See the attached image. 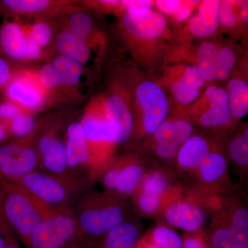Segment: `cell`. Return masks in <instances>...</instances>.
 <instances>
[{"label":"cell","mask_w":248,"mask_h":248,"mask_svg":"<svg viewBox=\"0 0 248 248\" xmlns=\"http://www.w3.org/2000/svg\"><path fill=\"white\" fill-rule=\"evenodd\" d=\"M0 195L6 222L27 246L36 228L54 209L16 183L0 182Z\"/></svg>","instance_id":"2"},{"label":"cell","mask_w":248,"mask_h":248,"mask_svg":"<svg viewBox=\"0 0 248 248\" xmlns=\"http://www.w3.org/2000/svg\"><path fill=\"white\" fill-rule=\"evenodd\" d=\"M136 114L134 115L133 134L140 137L152 136L167 119L170 104L164 89L157 83L145 80L135 91Z\"/></svg>","instance_id":"5"},{"label":"cell","mask_w":248,"mask_h":248,"mask_svg":"<svg viewBox=\"0 0 248 248\" xmlns=\"http://www.w3.org/2000/svg\"><path fill=\"white\" fill-rule=\"evenodd\" d=\"M36 127L35 118L32 114L24 112L10 122L5 126L10 135L21 140L30 136L33 133Z\"/></svg>","instance_id":"32"},{"label":"cell","mask_w":248,"mask_h":248,"mask_svg":"<svg viewBox=\"0 0 248 248\" xmlns=\"http://www.w3.org/2000/svg\"><path fill=\"white\" fill-rule=\"evenodd\" d=\"M56 48L60 55L73 59L82 65L87 63L91 57V47L87 42L68 29L58 34Z\"/></svg>","instance_id":"22"},{"label":"cell","mask_w":248,"mask_h":248,"mask_svg":"<svg viewBox=\"0 0 248 248\" xmlns=\"http://www.w3.org/2000/svg\"><path fill=\"white\" fill-rule=\"evenodd\" d=\"M37 151L40 164L48 172L71 176L67 166L66 144L59 138L55 129H48L41 135Z\"/></svg>","instance_id":"14"},{"label":"cell","mask_w":248,"mask_h":248,"mask_svg":"<svg viewBox=\"0 0 248 248\" xmlns=\"http://www.w3.org/2000/svg\"><path fill=\"white\" fill-rule=\"evenodd\" d=\"M84 178L57 175L35 170L14 182L18 184L52 209L70 207L85 186Z\"/></svg>","instance_id":"4"},{"label":"cell","mask_w":248,"mask_h":248,"mask_svg":"<svg viewBox=\"0 0 248 248\" xmlns=\"http://www.w3.org/2000/svg\"><path fill=\"white\" fill-rule=\"evenodd\" d=\"M184 248H212L207 243L202 231L196 233H186L182 238Z\"/></svg>","instance_id":"42"},{"label":"cell","mask_w":248,"mask_h":248,"mask_svg":"<svg viewBox=\"0 0 248 248\" xmlns=\"http://www.w3.org/2000/svg\"><path fill=\"white\" fill-rule=\"evenodd\" d=\"M121 8L125 10L153 9V2L146 0H130L121 1Z\"/></svg>","instance_id":"45"},{"label":"cell","mask_w":248,"mask_h":248,"mask_svg":"<svg viewBox=\"0 0 248 248\" xmlns=\"http://www.w3.org/2000/svg\"><path fill=\"white\" fill-rule=\"evenodd\" d=\"M12 236H6L4 235H0V248H6L9 244L10 239Z\"/></svg>","instance_id":"51"},{"label":"cell","mask_w":248,"mask_h":248,"mask_svg":"<svg viewBox=\"0 0 248 248\" xmlns=\"http://www.w3.org/2000/svg\"><path fill=\"white\" fill-rule=\"evenodd\" d=\"M195 174L201 188L218 194L228 184V161L217 149H212L202 161Z\"/></svg>","instance_id":"15"},{"label":"cell","mask_w":248,"mask_h":248,"mask_svg":"<svg viewBox=\"0 0 248 248\" xmlns=\"http://www.w3.org/2000/svg\"><path fill=\"white\" fill-rule=\"evenodd\" d=\"M135 248H159L155 244L147 237V236L141 237L140 241H138Z\"/></svg>","instance_id":"49"},{"label":"cell","mask_w":248,"mask_h":248,"mask_svg":"<svg viewBox=\"0 0 248 248\" xmlns=\"http://www.w3.org/2000/svg\"><path fill=\"white\" fill-rule=\"evenodd\" d=\"M28 36L39 46H48L53 37V31L48 24L44 21H36L33 24L25 25Z\"/></svg>","instance_id":"36"},{"label":"cell","mask_w":248,"mask_h":248,"mask_svg":"<svg viewBox=\"0 0 248 248\" xmlns=\"http://www.w3.org/2000/svg\"><path fill=\"white\" fill-rule=\"evenodd\" d=\"M241 1H220L218 22L226 28L234 27L239 20V10Z\"/></svg>","instance_id":"38"},{"label":"cell","mask_w":248,"mask_h":248,"mask_svg":"<svg viewBox=\"0 0 248 248\" xmlns=\"http://www.w3.org/2000/svg\"><path fill=\"white\" fill-rule=\"evenodd\" d=\"M51 63L58 70L63 86H74L79 84L84 72L82 64L61 55L54 59Z\"/></svg>","instance_id":"28"},{"label":"cell","mask_w":248,"mask_h":248,"mask_svg":"<svg viewBox=\"0 0 248 248\" xmlns=\"http://www.w3.org/2000/svg\"><path fill=\"white\" fill-rule=\"evenodd\" d=\"M23 112L24 110L19 106L8 99L0 102V121L4 126Z\"/></svg>","instance_id":"41"},{"label":"cell","mask_w":248,"mask_h":248,"mask_svg":"<svg viewBox=\"0 0 248 248\" xmlns=\"http://www.w3.org/2000/svg\"><path fill=\"white\" fill-rule=\"evenodd\" d=\"M104 110L117 146L128 142L133 135L134 114L126 90L120 85L112 86L108 94L104 96Z\"/></svg>","instance_id":"10"},{"label":"cell","mask_w":248,"mask_h":248,"mask_svg":"<svg viewBox=\"0 0 248 248\" xmlns=\"http://www.w3.org/2000/svg\"><path fill=\"white\" fill-rule=\"evenodd\" d=\"M181 1L179 0H158L155 1V4L158 9L165 14L172 16L173 13L175 11Z\"/></svg>","instance_id":"46"},{"label":"cell","mask_w":248,"mask_h":248,"mask_svg":"<svg viewBox=\"0 0 248 248\" xmlns=\"http://www.w3.org/2000/svg\"><path fill=\"white\" fill-rule=\"evenodd\" d=\"M65 248H90V247L89 246H86V245L82 244V243L76 242L69 245V246H67V247Z\"/></svg>","instance_id":"52"},{"label":"cell","mask_w":248,"mask_h":248,"mask_svg":"<svg viewBox=\"0 0 248 248\" xmlns=\"http://www.w3.org/2000/svg\"><path fill=\"white\" fill-rule=\"evenodd\" d=\"M79 197L72 210L79 229L78 242L86 246L95 244L130 216L128 200L113 194L91 192Z\"/></svg>","instance_id":"1"},{"label":"cell","mask_w":248,"mask_h":248,"mask_svg":"<svg viewBox=\"0 0 248 248\" xmlns=\"http://www.w3.org/2000/svg\"><path fill=\"white\" fill-rule=\"evenodd\" d=\"M155 155L159 159L169 161L175 159L180 146L173 136L171 120L163 122L152 135Z\"/></svg>","instance_id":"24"},{"label":"cell","mask_w":248,"mask_h":248,"mask_svg":"<svg viewBox=\"0 0 248 248\" xmlns=\"http://www.w3.org/2000/svg\"><path fill=\"white\" fill-rule=\"evenodd\" d=\"M0 48L8 57L19 61L40 59L42 48L28 36L25 26L6 21L0 28Z\"/></svg>","instance_id":"12"},{"label":"cell","mask_w":248,"mask_h":248,"mask_svg":"<svg viewBox=\"0 0 248 248\" xmlns=\"http://www.w3.org/2000/svg\"><path fill=\"white\" fill-rule=\"evenodd\" d=\"M159 215L169 226L179 228L186 233L200 232L207 218L204 209L190 196H184L180 186H178L165 204Z\"/></svg>","instance_id":"11"},{"label":"cell","mask_w":248,"mask_h":248,"mask_svg":"<svg viewBox=\"0 0 248 248\" xmlns=\"http://www.w3.org/2000/svg\"><path fill=\"white\" fill-rule=\"evenodd\" d=\"M239 18L243 22L247 23L248 21V1H241L239 10Z\"/></svg>","instance_id":"48"},{"label":"cell","mask_w":248,"mask_h":248,"mask_svg":"<svg viewBox=\"0 0 248 248\" xmlns=\"http://www.w3.org/2000/svg\"><path fill=\"white\" fill-rule=\"evenodd\" d=\"M146 236L159 248H184L182 238L167 225H157Z\"/></svg>","instance_id":"29"},{"label":"cell","mask_w":248,"mask_h":248,"mask_svg":"<svg viewBox=\"0 0 248 248\" xmlns=\"http://www.w3.org/2000/svg\"><path fill=\"white\" fill-rule=\"evenodd\" d=\"M90 155V180L97 179L103 170L115 157L117 148L104 110V96L91 99L81 122Z\"/></svg>","instance_id":"3"},{"label":"cell","mask_w":248,"mask_h":248,"mask_svg":"<svg viewBox=\"0 0 248 248\" xmlns=\"http://www.w3.org/2000/svg\"><path fill=\"white\" fill-rule=\"evenodd\" d=\"M80 240L78 222L71 207L54 209L36 228L27 248H65Z\"/></svg>","instance_id":"6"},{"label":"cell","mask_w":248,"mask_h":248,"mask_svg":"<svg viewBox=\"0 0 248 248\" xmlns=\"http://www.w3.org/2000/svg\"><path fill=\"white\" fill-rule=\"evenodd\" d=\"M6 248H19V247L17 242H16V240L12 237L10 239L9 244H8Z\"/></svg>","instance_id":"53"},{"label":"cell","mask_w":248,"mask_h":248,"mask_svg":"<svg viewBox=\"0 0 248 248\" xmlns=\"http://www.w3.org/2000/svg\"><path fill=\"white\" fill-rule=\"evenodd\" d=\"M198 3V1H182L173 13L172 16L177 22H182L186 20L190 17L191 12L194 8V5Z\"/></svg>","instance_id":"44"},{"label":"cell","mask_w":248,"mask_h":248,"mask_svg":"<svg viewBox=\"0 0 248 248\" xmlns=\"http://www.w3.org/2000/svg\"><path fill=\"white\" fill-rule=\"evenodd\" d=\"M5 9L24 14H37L57 4L48 0H3L0 3Z\"/></svg>","instance_id":"31"},{"label":"cell","mask_w":248,"mask_h":248,"mask_svg":"<svg viewBox=\"0 0 248 248\" xmlns=\"http://www.w3.org/2000/svg\"><path fill=\"white\" fill-rule=\"evenodd\" d=\"M173 136L176 141L182 146L189 138L193 135V125L190 121L185 118L171 120Z\"/></svg>","instance_id":"40"},{"label":"cell","mask_w":248,"mask_h":248,"mask_svg":"<svg viewBox=\"0 0 248 248\" xmlns=\"http://www.w3.org/2000/svg\"><path fill=\"white\" fill-rule=\"evenodd\" d=\"M141 225L130 216L90 248H135L141 239Z\"/></svg>","instance_id":"18"},{"label":"cell","mask_w":248,"mask_h":248,"mask_svg":"<svg viewBox=\"0 0 248 248\" xmlns=\"http://www.w3.org/2000/svg\"><path fill=\"white\" fill-rule=\"evenodd\" d=\"M232 120H241L248 112V84L246 80L233 78L227 91Z\"/></svg>","instance_id":"25"},{"label":"cell","mask_w":248,"mask_h":248,"mask_svg":"<svg viewBox=\"0 0 248 248\" xmlns=\"http://www.w3.org/2000/svg\"><path fill=\"white\" fill-rule=\"evenodd\" d=\"M37 73L41 83L49 92L52 90L63 87L58 70L51 62L41 67Z\"/></svg>","instance_id":"39"},{"label":"cell","mask_w":248,"mask_h":248,"mask_svg":"<svg viewBox=\"0 0 248 248\" xmlns=\"http://www.w3.org/2000/svg\"><path fill=\"white\" fill-rule=\"evenodd\" d=\"M217 50L218 46L209 42L202 43L197 50L196 66L206 82L217 80Z\"/></svg>","instance_id":"26"},{"label":"cell","mask_w":248,"mask_h":248,"mask_svg":"<svg viewBox=\"0 0 248 248\" xmlns=\"http://www.w3.org/2000/svg\"><path fill=\"white\" fill-rule=\"evenodd\" d=\"M230 157L243 172L247 170L248 166V141L242 135L232 139L228 145Z\"/></svg>","instance_id":"34"},{"label":"cell","mask_w":248,"mask_h":248,"mask_svg":"<svg viewBox=\"0 0 248 248\" xmlns=\"http://www.w3.org/2000/svg\"><path fill=\"white\" fill-rule=\"evenodd\" d=\"M0 235L6 236H11V228L6 222L3 213L2 204H1V195H0Z\"/></svg>","instance_id":"47"},{"label":"cell","mask_w":248,"mask_h":248,"mask_svg":"<svg viewBox=\"0 0 248 248\" xmlns=\"http://www.w3.org/2000/svg\"><path fill=\"white\" fill-rule=\"evenodd\" d=\"M220 1L208 0L202 1L197 14L190 18L188 29L196 37L205 38L215 33L218 29V8Z\"/></svg>","instance_id":"21"},{"label":"cell","mask_w":248,"mask_h":248,"mask_svg":"<svg viewBox=\"0 0 248 248\" xmlns=\"http://www.w3.org/2000/svg\"><path fill=\"white\" fill-rule=\"evenodd\" d=\"M9 138V135L8 133L7 130L5 128L4 124L0 121V143H2L7 141Z\"/></svg>","instance_id":"50"},{"label":"cell","mask_w":248,"mask_h":248,"mask_svg":"<svg viewBox=\"0 0 248 248\" xmlns=\"http://www.w3.org/2000/svg\"><path fill=\"white\" fill-rule=\"evenodd\" d=\"M176 187L163 169L148 170L131 197L137 212L143 217L157 216Z\"/></svg>","instance_id":"7"},{"label":"cell","mask_w":248,"mask_h":248,"mask_svg":"<svg viewBox=\"0 0 248 248\" xmlns=\"http://www.w3.org/2000/svg\"><path fill=\"white\" fill-rule=\"evenodd\" d=\"M65 144L70 175L82 178L78 174L81 172H87L89 177L90 155L81 122H74L68 125Z\"/></svg>","instance_id":"16"},{"label":"cell","mask_w":248,"mask_h":248,"mask_svg":"<svg viewBox=\"0 0 248 248\" xmlns=\"http://www.w3.org/2000/svg\"><path fill=\"white\" fill-rule=\"evenodd\" d=\"M121 170L115 195L128 200L137 190L147 172L146 164L137 155L120 156Z\"/></svg>","instance_id":"17"},{"label":"cell","mask_w":248,"mask_h":248,"mask_svg":"<svg viewBox=\"0 0 248 248\" xmlns=\"http://www.w3.org/2000/svg\"><path fill=\"white\" fill-rule=\"evenodd\" d=\"M40 164L37 150L30 145L23 148L0 167V182H14L33 172Z\"/></svg>","instance_id":"19"},{"label":"cell","mask_w":248,"mask_h":248,"mask_svg":"<svg viewBox=\"0 0 248 248\" xmlns=\"http://www.w3.org/2000/svg\"><path fill=\"white\" fill-rule=\"evenodd\" d=\"M236 63L234 52L229 47H218L217 50V80L228 79Z\"/></svg>","instance_id":"37"},{"label":"cell","mask_w":248,"mask_h":248,"mask_svg":"<svg viewBox=\"0 0 248 248\" xmlns=\"http://www.w3.org/2000/svg\"><path fill=\"white\" fill-rule=\"evenodd\" d=\"M169 79H177L192 89L200 90L206 81L196 65H179L169 70Z\"/></svg>","instance_id":"30"},{"label":"cell","mask_w":248,"mask_h":248,"mask_svg":"<svg viewBox=\"0 0 248 248\" xmlns=\"http://www.w3.org/2000/svg\"><path fill=\"white\" fill-rule=\"evenodd\" d=\"M211 150L207 139L202 135H192L178 151L176 156L178 169L184 172L195 174L197 168Z\"/></svg>","instance_id":"20"},{"label":"cell","mask_w":248,"mask_h":248,"mask_svg":"<svg viewBox=\"0 0 248 248\" xmlns=\"http://www.w3.org/2000/svg\"><path fill=\"white\" fill-rule=\"evenodd\" d=\"M214 223L210 237L212 248H246L237 239L225 221L220 212H218Z\"/></svg>","instance_id":"27"},{"label":"cell","mask_w":248,"mask_h":248,"mask_svg":"<svg viewBox=\"0 0 248 248\" xmlns=\"http://www.w3.org/2000/svg\"><path fill=\"white\" fill-rule=\"evenodd\" d=\"M169 79L170 92L174 99L183 106L192 105L202 94L200 90L192 89L177 79Z\"/></svg>","instance_id":"35"},{"label":"cell","mask_w":248,"mask_h":248,"mask_svg":"<svg viewBox=\"0 0 248 248\" xmlns=\"http://www.w3.org/2000/svg\"><path fill=\"white\" fill-rule=\"evenodd\" d=\"M14 73L7 60L0 56V91L4 90L7 86Z\"/></svg>","instance_id":"43"},{"label":"cell","mask_w":248,"mask_h":248,"mask_svg":"<svg viewBox=\"0 0 248 248\" xmlns=\"http://www.w3.org/2000/svg\"><path fill=\"white\" fill-rule=\"evenodd\" d=\"M220 213L243 246L248 248V211L245 205L232 200L226 202Z\"/></svg>","instance_id":"23"},{"label":"cell","mask_w":248,"mask_h":248,"mask_svg":"<svg viewBox=\"0 0 248 248\" xmlns=\"http://www.w3.org/2000/svg\"><path fill=\"white\" fill-rule=\"evenodd\" d=\"M122 26L127 35L136 40H157L168 27L166 18L153 9L125 10Z\"/></svg>","instance_id":"13"},{"label":"cell","mask_w":248,"mask_h":248,"mask_svg":"<svg viewBox=\"0 0 248 248\" xmlns=\"http://www.w3.org/2000/svg\"><path fill=\"white\" fill-rule=\"evenodd\" d=\"M188 112L199 125L205 128H227L232 121L227 90L216 86L207 88L189 107Z\"/></svg>","instance_id":"8"},{"label":"cell","mask_w":248,"mask_h":248,"mask_svg":"<svg viewBox=\"0 0 248 248\" xmlns=\"http://www.w3.org/2000/svg\"><path fill=\"white\" fill-rule=\"evenodd\" d=\"M3 91L5 99L31 114L40 110L50 93L41 83L37 71L32 70L15 72L12 79Z\"/></svg>","instance_id":"9"},{"label":"cell","mask_w":248,"mask_h":248,"mask_svg":"<svg viewBox=\"0 0 248 248\" xmlns=\"http://www.w3.org/2000/svg\"><path fill=\"white\" fill-rule=\"evenodd\" d=\"M93 27L94 22L90 15L83 12H78L73 14L70 17L68 29L86 41L89 45Z\"/></svg>","instance_id":"33"}]
</instances>
